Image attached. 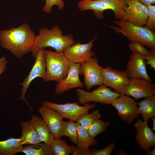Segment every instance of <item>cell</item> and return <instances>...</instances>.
Wrapping results in <instances>:
<instances>
[{"instance_id":"cell-5","label":"cell","mask_w":155,"mask_h":155,"mask_svg":"<svg viewBox=\"0 0 155 155\" xmlns=\"http://www.w3.org/2000/svg\"><path fill=\"white\" fill-rule=\"evenodd\" d=\"M46 73L43 79L45 82L54 81L57 82L66 77L70 62L64 53L44 50Z\"/></svg>"},{"instance_id":"cell-7","label":"cell","mask_w":155,"mask_h":155,"mask_svg":"<svg viewBox=\"0 0 155 155\" xmlns=\"http://www.w3.org/2000/svg\"><path fill=\"white\" fill-rule=\"evenodd\" d=\"M95 103L94 102L90 104L89 102H87L84 106H81L75 102L61 104L44 101L42 104L55 110L61 115L63 118H67L69 121L76 122L80 116L88 113L89 110L95 107Z\"/></svg>"},{"instance_id":"cell-9","label":"cell","mask_w":155,"mask_h":155,"mask_svg":"<svg viewBox=\"0 0 155 155\" xmlns=\"http://www.w3.org/2000/svg\"><path fill=\"white\" fill-rule=\"evenodd\" d=\"M110 104L116 109L119 117L129 124L132 123L140 115L135 99L124 94H121Z\"/></svg>"},{"instance_id":"cell-37","label":"cell","mask_w":155,"mask_h":155,"mask_svg":"<svg viewBox=\"0 0 155 155\" xmlns=\"http://www.w3.org/2000/svg\"><path fill=\"white\" fill-rule=\"evenodd\" d=\"M155 146H153L152 149L147 152H146V155H155Z\"/></svg>"},{"instance_id":"cell-18","label":"cell","mask_w":155,"mask_h":155,"mask_svg":"<svg viewBox=\"0 0 155 155\" xmlns=\"http://www.w3.org/2000/svg\"><path fill=\"white\" fill-rule=\"evenodd\" d=\"M38 111L54 138H60L63 116L55 110L42 105Z\"/></svg>"},{"instance_id":"cell-1","label":"cell","mask_w":155,"mask_h":155,"mask_svg":"<svg viewBox=\"0 0 155 155\" xmlns=\"http://www.w3.org/2000/svg\"><path fill=\"white\" fill-rule=\"evenodd\" d=\"M35 37L29 25L25 23L17 28L0 30V44L19 58L31 52Z\"/></svg>"},{"instance_id":"cell-8","label":"cell","mask_w":155,"mask_h":155,"mask_svg":"<svg viewBox=\"0 0 155 155\" xmlns=\"http://www.w3.org/2000/svg\"><path fill=\"white\" fill-rule=\"evenodd\" d=\"M102 67L98 63L97 57H92L87 61L81 63L79 75H84V84L87 90L95 86L103 84Z\"/></svg>"},{"instance_id":"cell-24","label":"cell","mask_w":155,"mask_h":155,"mask_svg":"<svg viewBox=\"0 0 155 155\" xmlns=\"http://www.w3.org/2000/svg\"><path fill=\"white\" fill-rule=\"evenodd\" d=\"M22 152L26 155H53L50 145L44 142L26 144Z\"/></svg>"},{"instance_id":"cell-25","label":"cell","mask_w":155,"mask_h":155,"mask_svg":"<svg viewBox=\"0 0 155 155\" xmlns=\"http://www.w3.org/2000/svg\"><path fill=\"white\" fill-rule=\"evenodd\" d=\"M61 135V137L63 136L68 137L73 143L76 144L78 136L76 122L71 121L69 122L63 121Z\"/></svg>"},{"instance_id":"cell-27","label":"cell","mask_w":155,"mask_h":155,"mask_svg":"<svg viewBox=\"0 0 155 155\" xmlns=\"http://www.w3.org/2000/svg\"><path fill=\"white\" fill-rule=\"evenodd\" d=\"M110 123L108 121L105 122L97 118L94 120L87 131L91 136L94 138L98 134L105 131Z\"/></svg>"},{"instance_id":"cell-10","label":"cell","mask_w":155,"mask_h":155,"mask_svg":"<svg viewBox=\"0 0 155 155\" xmlns=\"http://www.w3.org/2000/svg\"><path fill=\"white\" fill-rule=\"evenodd\" d=\"M97 38L96 36L87 43L81 44L80 42L76 43L64 49L63 52L70 62L75 63H85L95 55V52L91 50L94 45V41Z\"/></svg>"},{"instance_id":"cell-38","label":"cell","mask_w":155,"mask_h":155,"mask_svg":"<svg viewBox=\"0 0 155 155\" xmlns=\"http://www.w3.org/2000/svg\"><path fill=\"white\" fill-rule=\"evenodd\" d=\"M153 122V127L152 129L155 131V117H153L150 118Z\"/></svg>"},{"instance_id":"cell-20","label":"cell","mask_w":155,"mask_h":155,"mask_svg":"<svg viewBox=\"0 0 155 155\" xmlns=\"http://www.w3.org/2000/svg\"><path fill=\"white\" fill-rule=\"evenodd\" d=\"M77 127L78 140L77 147L88 155L91 146H96L98 144L97 140L91 136L87 131L83 128L78 122H76Z\"/></svg>"},{"instance_id":"cell-36","label":"cell","mask_w":155,"mask_h":155,"mask_svg":"<svg viewBox=\"0 0 155 155\" xmlns=\"http://www.w3.org/2000/svg\"><path fill=\"white\" fill-rule=\"evenodd\" d=\"M143 4L148 6L151 5H153L155 3V0H139Z\"/></svg>"},{"instance_id":"cell-22","label":"cell","mask_w":155,"mask_h":155,"mask_svg":"<svg viewBox=\"0 0 155 155\" xmlns=\"http://www.w3.org/2000/svg\"><path fill=\"white\" fill-rule=\"evenodd\" d=\"M137 111L142 114L143 120L148 122L152 117H155V95L145 98L137 103Z\"/></svg>"},{"instance_id":"cell-33","label":"cell","mask_w":155,"mask_h":155,"mask_svg":"<svg viewBox=\"0 0 155 155\" xmlns=\"http://www.w3.org/2000/svg\"><path fill=\"white\" fill-rule=\"evenodd\" d=\"M149 51V54L144 57L145 60L147 61L146 62V64L150 65V67L155 70V49H151Z\"/></svg>"},{"instance_id":"cell-23","label":"cell","mask_w":155,"mask_h":155,"mask_svg":"<svg viewBox=\"0 0 155 155\" xmlns=\"http://www.w3.org/2000/svg\"><path fill=\"white\" fill-rule=\"evenodd\" d=\"M20 138L10 137L0 141V155H14L22 152L23 147Z\"/></svg>"},{"instance_id":"cell-14","label":"cell","mask_w":155,"mask_h":155,"mask_svg":"<svg viewBox=\"0 0 155 155\" xmlns=\"http://www.w3.org/2000/svg\"><path fill=\"white\" fill-rule=\"evenodd\" d=\"M127 6V14L122 19L139 26L145 25L148 14V8L139 0H124Z\"/></svg>"},{"instance_id":"cell-4","label":"cell","mask_w":155,"mask_h":155,"mask_svg":"<svg viewBox=\"0 0 155 155\" xmlns=\"http://www.w3.org/2000/svg\"><path fill=\"white\" fill-rule=\"evenodd\" d=\"M77 6L82 11L92 10L94 16L99 20L103 18L104 11L108 9L113 11L117 19H123L127 14V6L124 0H81Z\"/></svg>"},{"instance_id":"cell-35","label":"cell","mask_w":155,"mask_h":155,"mask_svg":"<svg viewBox=\"0 0 155 155\" xmlns=\"http://www.w3.org/2000/svg\"><path fill=\"white\" fill-rule=\"evenodd\" d=\"M72 154L73 155H86V154L82 151L77 147L74 145H72Z\"/></svg>"},{"instance_id":"cell-19","label":"cell","mask_w":155,"mask_h":155,"mask_svg":"<svg viewBox=\"0 0 155 155\" xmlns=\"http://www.w3.org/2000/svg\"><path fill=\"white\" fill-rule=\"evenodd\" d=\"M29 121L36 131L40 140L50 145L54 137L49 131L43 119L32 115Z\"/></svg>"},{"instance_id":"cell-31","label":"cell","mask_w":155,"mask_h":155,"mask_svg":"<svg viewBox=\"0 0 155 155\" xmlns=\"http://www.w3.org/2000/svg\"><path fill=\"white\" fill-rule=\"evenodd\" d=\"M147 6L148 14L145 26L149 29L154 31L155 29V5H151Z\"/></svg>"},{"instance_id":"cell-26","label":"cell","mask_w":155,"mask_h":155,"mask_svg":"<svg viewBox=\"0 0 155 155\" xmlns=\"http://www.w3.org/2000/svg\"><path fill=\"white\" fill-rule=\"evenodd\" d=\"M50 146L54 155H68L72 154L71 146L68 144L65 141L60 138H54Z\"/></svg>"},{"instance_id":"cell-2","label":"cell","mask_w":155,"mask_h":155,"mask_svg":"<svg viewBox=\"0 0 155 155\" xmlns=\"http://www.w3.org/2000/svg\"><path fill=\"white\" fill-rule=\"evenodd\" d=\"M39 32L38 35L36 36L31 51L33 57L42 48L50 47L55 49L57 52H61L64 49L76 43L72 35H63L58 25L54 26L51 29L45 27L39 29Z\"/></svg>"},{"instance_id":"cell-16","label":"cell","mask_w":155,"mask_h":155,"mask_svg":"<svg viewBox=\"0 0 155 155\" xmlns=\"http://www.w3.org/2000/svg\"><path fill=\"white\" fill-rule=\"evenodd\" d=\"M129 57L125 71L128 78L129 79L140 78L152 82V80L146 71V60L144 57L132 53Z\"/></svg>"},{"instance_id":"cell-34","label":"cell","mask_w":155,"mask_h":155,"mask_svg":"<svg viewBox=\"0 0 155 155\" xmlns=\"http://www.w3.org/2000/svg\"><path fill=\"white\" fill-rule=\"evenodd\" d=\"M7 61L4 56L0 58V75L5 70Z\"/></svg>"},{"instance_id":"cell-30","label":"cell","mask_w":155,"mask_h":155,"mask_svg":"<svg viewBox=\"0 0 155 155\" xmlns=\"http://www.w3.org/2000/svg\"><path fill=\"white\" fill-rule=\"evenodd\" d=\"M54 5H57L59 10H62L65 4L62 0H46L45 5L42 8L43 11L47 13H51L52 8Z\"/></svg>"},{"instance_id":"cell-12","label":"cell","mask_w":155,"mask_h":155,"mask_svg":"<svg viewBox=\"0 0 155 155\" xmlns=\"http://www.w3.org/2000/svg\"><path fill=\"white\" fill-rule=\"evenodd\" d=\"M45 48L40 49L36 54L34 64L28 75L26 77L20 84L23 86L20 100H24L31 108L29 104L25 98V94L31 82L36 78L39 77L43 79L46 73V62L44 54Z\"/></svg>"},{"instance_id":"cell-29","label":"cell","mask_w":155,"mask_h":155,"mask_svg":"<svg viewBox=\"0 0 155 155\" xmlns=\"http://www.w3.org/2000/svg\"><path fill=\"white\" fill-rule=\"evenodd\" d=\"M145 45L142 43L136 41L131 42L128 46L132 53L140 54L143 57L148 55L149 51L145 47Z\"/></svg>"},{"instance_id":"cell-3","label":"cell","mask_w":155,"mask_h":155,"mask_svg":"<svg viewBox=\"0 0 155 155\" xmlns=\"http://www.w3.org/2000/svg\"><path fill=\"white\" fill-rule=\"evenodd\" d=\"M118 26L109 25L116 32L121 33L130 42H140L151 49H155V33L146 26L135 24L122 19L115 20Z\"/></svg>"},{"instance_id":"cell-21","label":"cell","mask_w":155,"mask_h":155,"mask_svg":"<svg viewBox=\"0 0 155 155\" xmlns=\"http://www.w3.org/2000/svg\"><path fill=\"white\" fill-rule=\"evenodd\" d=\"M21 127L22 144L23 145L40 143L35 129L29 121H21L20 123Z\"/></svg>"},{"instance_id":"cell-13","label":"cell","mask_w":155,"mask_h":155,"mask_svg":"<svg viewBox=\"0 0 155 155\" xmlns=\"http://www.w3.org/2000/svg\"><path fill=\"white\" fill-rule=\"evenodd\" d=\"M155 94V84L140 78L130 79L129 82L122 94L131 96L137 100Z\"/></svg>"},{"instance_id":"cell-6","label":"cell","mask_w":155,"mask_h":155,"mask_svg":"<svg viewBox=\"0 0 155 155\" xmlns=\"http://www.w3.org/2000/svg\"><path fill=\"white\" fill-rule=\"evenodd\" d=\"M76 92L79 102L83 105L90 102L110 104L121 95L120 94L112 91L103 84L91 92L77 88Z\"/></svg>"},{"instance_id":"cell-39","label":"cell","mask_w":155,"mask_h":155,"mask_svg":"<svg viewBox=\"0 0 155 155\" xmlns=\"http://www.w3.org/2000/svg\"><path fill=\"white\" fill-rule=\"evenodd\" d=\"M123 150H121L117 154V155H128V154Z\"/></svg>"},{"instance_id":"cell-11","label":"cell","mask_w":155,"mask_h":155,"mask_svg":"<svg viewBox=\"0 0 155 155\" xmlns=\"http://www.w3.org/2000/svg\"><path fill=\"white\" fill-rule=\"evenodd\" d=\"M103 84L106 87H110L115 92L122 94L129 84L130 81L125 71L114 69L109 66L102 68Z\"/></svg>"},{"instance_id":"cell-32","label":"cell","mask_w":155,"mask_h":155,"mask_svg":"<svg viewBox=\"0 0 155 155\" xmlns=\"http://www.w3.org/2000/svg\"><path fill=\"white\" fill-rule=\"evenodd\" d=\"M115 146V144L112 142L105 148L100 150L95 149L89 150L88 155H110Z\"/></svg>"},{"instance_id":"cell-15","label":"cell","mask_w":155,"mask_h":155,"mask_svg":"<svg viewBox=\"0 0 155 155\" xmlns=\"http://www.w3.org/2000/svg\"><path fill=\"white\" fill-rule=\"evenodd\" d=\"M136 131L135 140L141 149L147 152L155 146V134L150 129L148 122L139 119L134 124Z\"/></svg>"},{"instance_id":"cell-17","label":"cell","mask_w":155,"mask_h":155,"mask_svg":"<svg viewBox=\"0 0 155 155\" xmlns=\"http://www.w3.org/2000/svg\"><path fill=\"white\" fill-rule=\"evenodd\" d=\"M81 64L70 62L69 70L66 77L57 82L55 90L56 94H61L73 88H84L83 83L79 78Z\"/></svg>"},{"instance_id":"cell-28","label":"cell","mask_w":155,"mask_h":155,"mask_svg":"<svg viewBox=\"0 0 155 155\" xmlns=\"http://www.w3.org/2000/svg\"><path fill=\"white\" fill-rule=\"evenodd\" d=\"M101 117V114L98 110H95L92 113L88 114V113L81 115L78 119L77 122L87 131L96 119H99Z\"/></svg>"}]
</instances>
